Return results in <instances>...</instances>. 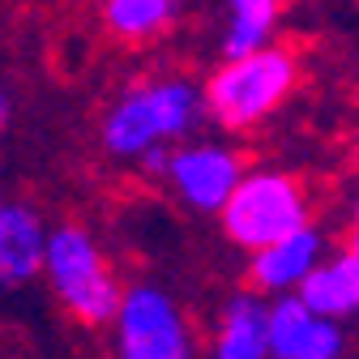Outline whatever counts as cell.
I'll return each instance as SVG.
<instances>
[{
  "mask_svg": "<svg viewBox=\"0 0 359 359\" xmlns=\"http://www.w3.org/2000/svg\"><path fill=\"white\" fill-rule=\"evenodd\" d=\"M201 111V90L184 77L133 86L103 116V146L116 158H137L150 146H171L175 137H184Z\"/></svg>",
  "mask_w": 359,
  "mask_h": 359,
  "instance_id": "obj_1",
  "label": "cell"
},
{
  "mask_svg": "<svg viewBox=\"0 0 359 359\" xmlns=\"http://www.w3.org/2000/svg\"><path fill=\"white\" fill-rule=\"evenodd\" d=\"M39 274H48L56 299L81 325H107L116 317L124 287L116 283V274H111L107 257L99 252L95 236L86 227H77V222H65V227L48 231Z\"/></svg>",
  "mask_w": 359,
  "mask_h": 359,
  "instance_id": "obj_2",
  "label": "cell"
},
{
  "mask_svg": "<svg viewBox=\"0 0 359 359\" xmlns=\"http://www.w3.org/2000/svg\"><path fill=\"white\" fill-rule=\"evenodd\" d=\"M295 77H299V69L287 48H265L257 56L222 65L205 81L201 107L222 128H252L287 103V95L295 90Z\"/></svg>",
  "mask_w": 359,
  "mask_h": 359,
  "instance_id": "obj_3",
  "label": "cell"
},
{
  "mask_svg": "<svg viewBox=\"0 0 359 359\" xmlns=\"http://www.w3.org/2000/svg\"><path fill=\"white\" fill-rule=\"evenodd\" d=\"M218 214L231 244L261 252L308 227V193L287 171H244V180Z\"/></svg>",
  "mask_w": 359,
  "mask_h": 359,
  "instance_id": "obj_4",
  "label": "cell"
},
{
  "mask_svg": "<svg viewBox=\"0 0 359 359\" xmlns=\"http://www.w3.org/2000/svg\"><path fill=\"white\" fill-rule=\"evenodd\" d=\"M111 321H116V359H193L184 312L154 283L120 291V308Z\"/></svg>",
  "mask_w": 359,
  "mask_h": 359,
  "instance_id": "obj_5",
  "label": "cell"
},
{
  "mask_svg": "<svg viewBox=\"0 0 359 359\" xmlns=\"http://www.w3.org/2000/svg\"><path fill=\"white\" fill-rule=\"evenodd\" d=\"M167 175H171L175 193L193 210L218 214L227 205V197L236 193V184L244 180V158L227 146H218V142H197L184 150H171Z\"/></svg>",
  "mask_w": 359,
  "mask_h": 359,
  "instance_id": "obj_6",
  "label": "cell"
},
{
  "mask_svg": "<svg viewBox=\"0 0 359 359\" xmlns=\"http://www.w3.org/2000/svg\"><path fill=\"white\" fill-rule=\"evenodd\" d=\"M265 346L269 359H342L346 334L334 321L312 317L295 295H278L265 304Z\"/></svg>",
  "mask_w": 359,
  "mask_h": 359,
  "instance_id": "obj_7",
  "label": "cell"
},
{
  "mask_svg": "<svg viewBox=\"0 0 359 359\" xmlns=\"http://www.w3.org/2000/svg\"><path fill=\"white\" fill-rule=\"evenodd\" d=\"M321 261H325V236L308 222L304 231H291L287 240H278V244L252 252L248 278H252V287H257L261 295H274V299H278V295H295V287H299Z\"/></svg>",
  "mask_w": 359,
  "mask_h": 359,
  "instance_id": "obj_8",
  "label": "cell"
},
{
  "mask_svg": "<svg viewBox=\"0 0 359 359\" xmlns=\"http://www.w3.org/2000/svg\"><path fill=\"white\" fill-rule=\"evenodd\" d=\"M295 299L321 321H342L359 308V252L342 248L338 257H325L312 274L295 287Z\"/></svg>",
  "mask_w": 359,
  "mask_h": 359,
  "instance_id": "obj_9",
  "label": "cell"
},
{
  "mask_svg": "<svg viewBox=\"0 0 359 359\" xmlns=\"http://www.w3.org/2000/svg\"><path fill=\"white\" fill-rule=\"evenodd\" d=\"M43 244L48 227L30 205H0V291L26 287L39 274Z\"/></svg>",
  "mask_w": 359,
  "mask_h": 359,
  "instance_id": "obj_10",
  "label": "cell"
},
{
  "mask_svg": "<svg viewBox=\"0 0 359 359\" xmlns=\"http://www.w3.org/2000/svg\"><path fill=\"white\" fill-rule=\"evenodd\" d=\"M214 359H269L265 346V299L240 291L222 308V321L214 334Z\"/></svg>",
  "mask_w": 359,
  "mask_h": 359,
  "instance_id": "obj_11",
  "label": "cell"
},
{
  "mask_svg": "<svg viewBox=\"0 0 359 359\" xmlns=\"http://www.w3.org/2000/svg\"><path fill=\"white\" fill-rule=\"evenodd\" d=\"M278 18H283L278 0H236V5H231V22H227V34H222V65L274 48Z\"/></svg>",
  "mask_w": 359,
  "mask_h": 359,
  "instance_id": "obj_12",
  "label": "cell"
},
{
  "mask_svg": "<svg viewBox=\"0 0 359 359\" xmlns=\"http://www.w3.org/2000/svg\"><path fill=\"white\" fill-rule=\"evenodd\" d=\"M175 18H180V5H171V0H111V5H103L107 30H111L116 39H124V43L154 39V34H163Z\"/></svg>",
  "mask_w": 359,
  "mask_h": 359,
  "instance_id": "obj_13",
  "label": "cell"
},
{
  "mask_svg": "<svg viewBox=\"0 0 359 359\" xmlns=\"http://www.w3.org/2000/svg\"><path fill=\"white\" fill-rule=\"evenodd\" d=\"M167 163H171V150L167 146H150L146 154H137V167L146 175H167Z\"/></svg>",
  "mask_w": 359,
  "mask_h": 359,
  "instance_id": "obj_14",
  "label": "cell"
},
{
  "mask_svg": "<svg viewBox=\"0 0 359 359\" xmlns=\"http://www.w3.org/2000/svg\"><path fill=\"white\" fill-rule=\"evenodd\" d=\"M5 120H9V95H5V86H0V128H5Z\"/></svg>",
  "mask_w": 359,
  "mask_h": 359,
  "instance_id": "obj_15",
  "label": "cell"
}]
</instances>
